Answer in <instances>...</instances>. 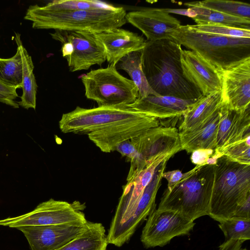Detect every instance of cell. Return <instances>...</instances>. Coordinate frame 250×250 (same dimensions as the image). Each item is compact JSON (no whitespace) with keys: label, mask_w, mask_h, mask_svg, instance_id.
Instances as JSON below:
<instances>
[{"label":"cell","mask_w":250,"mask_h":250,"mask_svg":"<svg viewBox=\"0 0 250 250\" xmlns=\"http://www.w3.org/2000/svg\"><path fill=\"white\" fill-rule=\"evenodd\" d=\"M220 112L192 128L179 132L182 150L191 153L197 149H215Z\"/></svg>","instance_id":"21"},{"label":"cell","mask_w":250,"mask_h":250,"mask_svg":"<svg viewBox=\"0 0 250 250\" xmlns=\"http://www.w3.org/2000/svg\"><path fill=\"white\" fill-rule=\"evenodd\" d=\"M201 166H202L196 165L193 168L185 173H182L178 169L164 172L162 174V177L167 181V188L170 189L179 182L192 174Z\"/></svg>","instance_id":"34"},{"label":"cell","mask_w":250,"mask_h":250,"mask_svg":"<svg viewBox=\"0 0 250 250\" xmlns=\"http://www.w3.org/2000/svg\"><path fill=\"white\" fill-rule=\"evenodd\" d=\"M214 170L208 215L219 222L233 217L250 197V165L240 164L222 155L214 165Z\"/></svg>","instance_id":"3"},{"label":"cell","mask_w":250,"mask_h":250,"mask_svg":"<svg viewBox=\"0 0 250 250\" xmlns=\"http://www.w3.org/2000/svg\"><path fill=\"white\" fill-rule=\"evenodd\" d=\"M159 125L160 122L157 119L145 116L142 118L115 124L87 135L89 140L102 152L109 153L115 151L119 144Z\"/></svg>","instance_id":"16"},{"label":"cell","mask_w":250,"mask_h":250,"mask_svg":"<svg viewBox=\"0 0 250 250\" xmlns=\"http://www.w3.org/2000/svg\"><path fill=\"white\" fill-rule=\"evenodd\" d=\"M232 218L250 220V197L239 207Z\"/></svg>","instance_id":"36"},{"label":"cell","mask_w":250,"mask_h":250,"mask_svg":"<svg viewBox=\"0 0 250 250\" xmlns=\"http://www.w3.org/2000/svg\"><path fill=\"white\" fill-rule=\"evenodd\" d=\"M243 242L231 239L225 241L219 247L218 250H244V248H242Z\"/></svg>","instance_id":"37"},{"label":"cell","mask_w":250,"mask_h":250,"mask_svg":"<svg viewBox=\"0 0 250 250\" xmlns=\"http://www.w3.org/2000/svg\"><path fill=\"white\" fill-rule=\"evenodd\" d=\"M188 26L193 30L204 33L234 38H250V29L217 24H195Z\"/></svg>","instance_id":"31"},{"label":"cell","mask_w":250,"mask_h":250,"mask_svg":"<svg viewBox=\"0 0 250 250\" xmlns=\"http://www.w3.org/2000/svg\"><path fill=\"white\" fill-rule=\"evenodd\" d=\"M145 116L127 106H98L92 108L77 106L72 111L62 114L59 125L63 133L87 135Z\"/></svg>","instance_id":"7"},{"label":"cell","mask_w":250,"mask_h":250,"mask_svg":"<svg viewBox=\"0 0 250 250\" xmlns=\"http://www.w3.org/2000/svg\"><path fill=\"white\" fill-rule=\"evenodd\" d=\"M195 225L175 212L155 208L147 217L141 241L146 248L163 247L175 237L188 235Z\"/></svg>","instance_id":"12"},{"label":"cell","mask_w":250,"mask_h":250,"mask_svg":"<svg viewBox=\"0 0 250 250\" xmlns=\"http://www.w3.org/2000/svg\"><path fill=\"white\" fill-rule=\"evenodd\" d=\"M85 207L78 202L69 203L52 198L38 205L31 211L0 220V225L17 228L21 226L60 225L86 222L83 210Z\"/></svg>","instance_id":"11"},{"label":"cell","mask_w":250,"mask_h":250,"mask_svg":"<svg viewBox=\"0 0 250 250\" xmlns=\"http://www.w3.org/2000/svg\"><path fill=\"white\" fill-rule=\"evenodd\" d=\"M50 35L61 43L62 56L71 72L87 70L95 64L101 65L106 61L104 47L95 34L55 30Z\"/></svg>","instance_id":"9"},{"label":"cell","mask_w":250,"mask_h":250,"mask_svg":"<svg viewBox=\"0 0 250 250\" xmlns=\"http://www.w3.org/2000/svg\"><path fill=\"white\" fill-rule=\"evenodd\" d=\"M181 49L180 44L171 40H146L142 50L143 71L150 87L157 95L197 99L202 94L183 75Z\"/></svg>","instance_id":"1"},{"label":"cell","mask_w":250,"mask_h":250,"mask_svg":"<svg viewBox=\"0 0 250 250\" xmlns=\"http://www.w3.org/2000/svg\"><path fill=\"white\" fill-rule=\"evenodd\" d=\"M197 99L184 100L171 96H148L139 98L133 104L127 105L140 113L157 119L160 125L168 127L171 122L173 126L190 108Z\"/></svg>","instance_id":"17"},{"label":"cell","mask_w":250,"mask_h":250,"mask_svg":"<svg viewBox=\"0 0 250 250\" xmlns=\"http://www.w3.org/2000/svg\"><path fill=\"white\" fill-rule=\"evenodd\" d=\"M172 41L200 55L216 69H225L250 58V38L199 32L181 25Z\"/></svg>","instance_id":"5"},{"label":"cell","mask_w":250,"mask_h":250,"mask_svg":"<svg viewBox=\"0 0 250 250\" xmlns=\"http://www.w3.org/2000/svg\"><path fill=\"white\" fill-rule=\"evenodd\" d=\"M130 140L135 150L127 176L128 181L137 176L147 165L168 153L182 150L179 131L175 127L159 125L150 128Z\"/></svg>","instance_id":"8"},{"label":"cell","mask_w":250,"mask_h":250,"mask_svg":"<svg viewBox=\"0 0 250 250\" xmlns=\"http://www.w3.org/2000/svg\"><path fill=\"white\" fill-rule=\"evenodd\" d=\"M215 149H197L191 152L190 160L196 165H206L208 159L215 153Z\"/></svg>","instance_id":"35"},{"label":"cell","mask_w":250,"mask_h":250,"mask_svg":"<svg viewBox=\"0 0 250 250\" xmlns=\"http://www.w3.org/2000/svg\"><path fill=\"white\" fill-rule=\"evenodd\" d=\"M80 78L86 97L99 106H127L139 98L135 83L121 75L115 66L92 70Z\"/></svg>","instance_id":"6"},{"label":"cell","mask_w":250,"mask_h":250,"mask_svg":"<svg viewBox=\"0 0 250 250\" xmlns=\"http://www.w3.org/2000/svg\"><path fill=\"white\" fill-rule=\"evenodd\" d=\"M214 176V165L201 166L170 189L167 188L157 209L175 212L192 221L208 215Z\"/></svg>","instance_id":"4"},{"label":"cell","mask_w":250,"mask_h":250,"mask_svg":"<svg viewBox=\"0 0 250 250\" xmlns=\"http://www.w3.org/2000/svg\"><path fill=\"white\" fill-rule=\"evenodd\" d=\"M126 21L139 29L148 41H172L181 22L162 8H145L126 13Z\"/></svg>","instance_id":"15"},{"label":"cell","mask_w":250,"mask_h":250,"mask_svg":"<svg viewBox=\"0 0 250 250\" xmlns=\"http://www.w3.org/2000/svg\"><path fill=\"white\" fill-rule=\"evenodd\" d=\"M191 2L209 10L250 20V4L248 3L228 0H206Z\"/></svg>","instance_id":"27"},{"label":"cell","mask_w":250,"mask_h":250,"mask_svg":"<svg viewBox=\"0 0 250 250\" xmlns=\"http://www.w3.org/2000/svg\"><path fill=\"white\" fill-rule=\"evenodd\" d=\"M17 88L7 85L0 81V102L14 108H18L19 105L15 100L18 97Z\"/></svg>","instance_id":"33"},{"label":"cell","mask_w":250,"mask_h":250,"mask_svg":"<svg viewBox=\"0 0 250 250\" xmlns=\"http://www.w3.org/2000/svg\"><path fill=\"white\" fill-rule=\"evenodd\" d=\"M15 41L20 50L22 63L21 88L22 93L19 106L28 109H36L37 84L33 73L34 65L31 57L22 45L19 34H16Z\"/></svg>","instance_id":"23"},{"label":"cell","mask_w":250,"mask_h":250,"mask_svg":"<svg viewBox=\"0 0 250 250\" xmlns=\"http://www.w3.org/2000/svg\"><path fill=\"white\" fill-rule=\"evenodd\" d=\"M125 71L138 89L139 98L159 96L150 87L142 69V50L131 52L123 57L115 65Z\"/></svg>","instance_id":"25"},{"label":"cell","mask_w":250,"mask_h":250,"mask_svg":"<svg viewBox=\"0 0 250 250\" xmlns=\"http://www.w3.org/2000/svg\"><path fill=\"white\" fill-rule=\"evenodd\" d=\"M123 7L74 11L48 10L37 4L29 6L24 19L35 29H53L94 34L109 31L126 22Z\"/></svg>","instance_id":"2"},{"label":"cell","mask_w":250,"mask_h":250,"mask_svg":"<svg viewBox=\"0 0 250 250\" xmlns=\"http://www.w3.org/2000/svg\"><path fill=\"white\" fill-rule=\"evenodd\" d=\"M89 221L60 225L17 228L26 237L32 250H56L82 233Z\"/></svg>","instance_id":"14"},{"label":"cell","mask_w":250,"mask_h":250,"mask_svg":"<svg viewBox=\"0 0 250 250\" xmlns=\"http://www.w3.org/2000/svg\"><path fill=\"white\" fill-rule=\"evenodd\" d=\"M219 227L224 233L225 241L231 239L244 242L250 239V220L234 218L219 222Z\"/></svg>","instance_id":"30"},{"label":"cell","mask_w":250,"mask_h":250,"mask_svg":"<svg viewBox=\"0 0 250 250\" xmlns=\"http://www.w3.org/2000/svg\"><path fill=\"white\" fill-rule=\"evenodd\" d=\"M219 152L233 161L250 165V135L226 147Z\"/></svg>","instance_id":"32"},{"label":"cell","mask_w":250,"mask_h":250,"mask_svg":"<svg viewBox=\"0 0 250 250\" xmlns=\"http://www.w3.org/2000/svg\"><path fill=\"white\" fill-rule=\"evenodd\" d=\"M184 4L193 9L197 13V16L192 18L196 24H217L250 29V20L209 10L194 5L191 2H186Z\"/></svg>","instance_id":"26"},{"label":"cell","mask_w":250,"mask_h":250,"mask_svg":"<svg viewBox=\"0 0 250 250\" xmlns=\"http://www.w3.org/2000/svg\"><path fill=\"white\" fill-rule=\"evenodd\" d=\"M95 35L104 47L106 60L114 66L126 55L143 50L146 42L138 34L120 28Z\"/></svg>","instance_id":"20"},{"label":"cell","mask_w":250,"mask_h":250,"mask_svg":"<svg viewBox=\"0 0 250 250\" xmlns=\"http://www.w3.org/2000/svg\"><path fill=\"white\" fill-rule=\"evenodd\" d=\"M174 155H164L147 165L137 176L127 181L111 222L107 235L108 244L113 245L119 235L135 215L143 193L163 160Z\"/></svg>","instance_id":"10"},{"label":"cell","mask_w":250,"mask_h":250,"mask_svg":"<svg viewBox=\"0 0 250 250\" xmlns=\"http://www.w3.org/2000/svg\"><path fill=\"white\" fill-rule=\"evenodd\" d=\"M22 63L20 50L11 58H0V81L4 83L21 88Z\"/></svg>","instance_id":"28"},{"label":"cell","mask_w":250,"mask_h":250,"mask_svg":"<svg viewBox=\"0 0 250 250\" xmlns=\"http://www.w3.org/2000/svg\"><path fill=\"white\" fill-rule=\"evenodd\" d=\"M162 10L167 13L176 14L186 16L192 19L197 16V13L193 9L188 8L186 9H171L162 8Z\"/></svg>","instance_id":"38"},{"label":"cell","mask_w":250,"mask_h":250,"mask_svg":"<svg viewBox=\"0 0 250 250\" xmlns=\"http://www.w3.org/2000/svg\"><path fill=\"white\" fill-rule=\"evenodd\" d=\"M244 250H248L247 249L244 248Z\"/></svg>","instance_id":"39"},{"label":"cell","mask_w":250,"mask_h":250,"mask_svg":"<svg viewBox=\"0 0 250 250\" xmlns=\"http://www.w3.org/2000/svg\"><path fill=\"white\" fill-rule=\"evenodd\" d=\"M180 61L184 76L203 95L221 91L216 68L198 53L182 48Z\"/></svg>","instance_id":"18"},{"label":"cell","mask_w":250,"mask_h":250,"mask_svg":"<svg viewBox=\"0 0 250 250\" xmlns=\"http://www.w3.org/2000/svg\"><path fill=\"white\" fill-rule=\"evenodd\" d=\"M250 135V106L235 110L222 104L217 134V152Z\"/></svg>","instance_id":"19"},{"label":"cell","mask_w":250,"mask_h":250,"mask_svg":"<svg viewBox=\"0 0 250 250\" xmlns=\"http://www.w3.org/2000/svg\"><path fill=\"white\" fill-rule=\"evenodd\" d=\"M43 6L50 10L74 11L109 8L113 5L98 0H56Z\"/></svg>","instance_id":"29"},{"label":"cell","mask_w":250,"mask_h":250,"mask_svg":"<svg viewBox=\"0 0 250 250\" xmlns=\"http://www.w3.org/2000/svg\"><path fill=\"white\" fill-rule=\"evenodd\" d=\"M222 103L235 110L250 106V58L225 69H216Z\"/></svg>","instance_id":"13"},{"label":"cell","mask_w":250,"mask_h":250,"mask_svg":"<svg viewBox=\"0 0 250 250\" xmlns=\"http://www.w3.org/2000/svg\"><path fill=\"white\" fill-rule=\"evenodd\" d=\"M223 103L221 91L202 95L184 114L179 132L192 128L219 111Z\"/></svg>","instance_id":"22"},{"label":"cell","mask_w":250,"mask_h":250,"mask_svg":"<svg viewBox=\"0 0 250 250\" xmlns=\"http://www.w3.org/2000/svg\"><path fill=\"white\" fill-rule=\"evenodd\" d=\"M108 244L103 224L89 221L83 232L56 250H106Z\"/></svg>","instance_id":"24"}]
</instances>
